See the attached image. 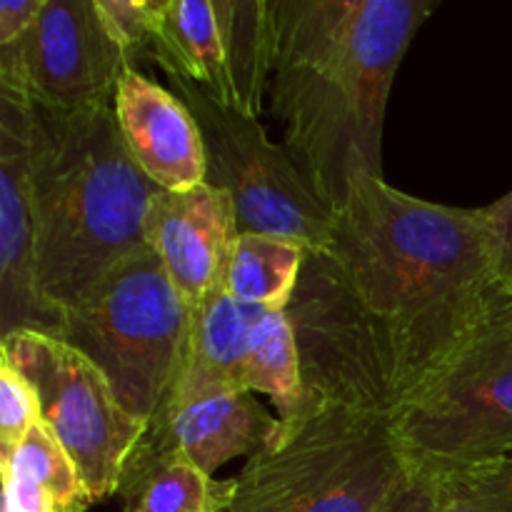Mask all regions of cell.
I'll use <instances>...</instances> for the list:
<instances>
[{
	"label": "cell",
	"instance_id": "cell-1",
	"mask_svg": "<svg viewBox=\"0 0 512 512\" xmlns=\"http://www.w3.org/2000/svg\"><path fill=\"white\" fill-rule=\"evenodd\" d=\"M320 253L368 318L395 403L453 353L503 290L483 208L415 198L385 178L353 180Z\"/></svg>",
	"mask_w": 512,
	"mask_h": 512
},
{
	"label": "cell",
	"instance_id": "cell-2",
	"mask_svg": "<svg viewBox=\"0 0 512 512\" xmlns=\"http://www.w3.org/2000/svg\"><path fill=\"white\" fill-rule=\"evenodd\" d=\"M438 0H273L270 103L320 198L383 178L390 88Z\"/></svg>",
	"mask_w": 512,
	"mask_h": 512
},
{
	"label": "cell",
	"instance_id": "cell-3",
	"mask_svg": "<svg viewBox=\"0 0 512 512\" xmlns=\"http://www.w3.org/2000/svg\"><path fill=\"white\" fill-rule=\"evenodd\" d=\"M30 188L38 283L58 313L148 245L145 218L160 188L125 148L113 105L35 110Z\"/></svg>",
	"mask_w": 512,
	"mask_h": 512
},
{
	"label": "cell",
	"instance_id": "cell-4",
	"mask_svg": "<svg viewBox=\"0 0 512 512\" xmlns=\"http://www.w3.org/2000/svg\"><path fill=\"white\" fill-rule=\"evenodd\" d=\"M410 478L388 410L305 403L228 480L220 512H383Z\"/></svg>",
	"mask_w": 512,
	"mask_h": 512
},
{
	"label": "cell",
	"instance_id": "cell-5",
	"mask_svg": "<svg viewBox=\"0 0 512 512\" xmlns=\"http://www.w3.org/2000/svg\"><path fill=\"white\" fill-rule=\"evenodd\" d=\"M410 470L443 478L512 450V293L500 290L453 353L390 410Z\"/></svg>",
	"mask_w": 512,
	"mask_h": 512
},
{
	"label": "cell",
	"instance_id": "cell-6",
	"mask_svg": "<svg viewBox=\"0 0 512 512\" xmlns=\"http://www.w3.org/2000/svg\"><path fill=\"white\" fill-rule=\"evenodd\" d=\"M190 325L193 305L145 245L65 310L58 338L108 378L133 418L150 425L183 368Z\"/></svg>",
	"mask_w": 512,
	"mask_h": 512
},
{
	"label": "cell",
	"instance_id": "cell-7",
	"mask_svg": "<svg viewBox=\"0 0 512 512\" xmlns=\"http://www.w3.org/2000/svg\"><path fill=\"white\" fill-rule=\"evenodd\" d=\"M168 83L203 135L205 183L230 193L240 233L275 235L305 250L328 248L333 208L285 143L270 140L260 118L223 108L188 80L168 75Z\"/></svg>",
	"mask_w": 512,
	"mask_h": 512
},
{
	"label": "cell",
	"instance_id": "cell-8",
	"mask_svg": "<svg viewBox=\"0 0 512 512\" xmlns=\"http://www.w3.org/2000/svg\"><path fill=\"white\" fill-rule=\"evenodd\" d=\"M0 355L35 390L40 418L73 458L93 503L118 493L125 460L148 425L118 403L108 378L68 343L35 330L0 338Z\"/></svg>",
	"mask_w": 512,
	"mask_h": 512
},
{
	"label": "cell",
	"instance_id": "cell-9",
	"mask_svg": "<svg viewBox=\"0 0 512 512\" xmlns=\"http://www.w3.org/2000/svg\"><path fill=\"white\" fill-rule=\"evenodd\" d=\"M150 55L165 75L260 118L273 75V0H158Z\"/></svg>",
	"mask_w": 512,
	"mask_h": 512
},
{
	"label": "cell",
	"instance_id": "cell-10",
	"mask_svg": "<svg viewBox=\"0 0 512 512\" xmlns=\"http://www.w3.org/2000/svg\"><path fill=\"white\" fill-rule=\"evenodd\" d=\"M128 65L95 0H45L33 28L0 48V90L43 113H83L113 105Z\"/></svg>",
	"mask_w": 512,
	"mask_h": 512
},
{
	"label": "cell",
	"instance_id": "cell-11",
	"mask_svg": "<svg viewBox=\"0 0 512 512\" xmlns=\"http://www.w3.org/2000/svg\"><path fill=\"white\" fill-rule=\"evenodd\" d=\"M285 313L298 340L305 403H343L390 413L395 393L383 350L325 253L308 250Z\"/></svg>",
	"mask_w": 512,
	"mask_h": 512
},
{
	"label": "cell",
	"instance_id": "cell-12",
	"mask_svg": "<svg viewBox=\"0 0 512 512\" xmlns=\"http://www.w3.org/2000/svg\"><path fill=\"white\" fill-rule=\"evenodd\" d=\"M35 110L0 90V328L55 335L63 313L43 298L35 265L30 145Z\"/></svg>",
	"mask_w": 512,
	"mask_h": 512
},
{
	"label": "cell",
	"instance_id": "cell-13",
	"mask_svg": "<svg viewBox=\"0 0 512 512\" xmlns=\"http://www.w3.org/2000/svg\"><path fill=\"white\" fill-rule=\"evenodd\" d=\"M238 235L233 198L210 183L158 190L150 200L145 243L193 308L220 288L225 260Z\"/></svg>",
	"mask_w": 512,
	"mask_h": 512
},
{
	"label": "cell",
	"instance_id": "cell-14",
	"mask_svg": "<svg viewBox=\"0 0 512 512\" xmlns=\"http://www.w3.org/2000/svg\"><path fill=\"white\" fill-rule=\"evenodd\" d=\"M278 425L253 393L175 385L145 435L213 475L233 458L263 448Z\"/></svg>",
	"mask_w": 512,
	"mask_h": 512
},
{
	"label": "cell",
	"instance_id": "cell-15",
	"mask_svg": "<svg viewBox=\"0 0 512 512\" xmlns=\"http://www.w3.org/2000/svg\"><path fill=\"white\" fill-rule=\"evenodd\" d=\"M113 110L125 148L150 183L160 190L205 183L203 135L173 90L128 65L115 88Z\"/></svg>",
	"mask_w": 512,
	"mask_h": 512
},
{
	"label": "cell",
	"instance_id": "cell-16",
	"mask_svg": "<svg viewBox=\"0 0 512 512\" xmlns=\"http://www.w3.org/2000/svg\"><path fill=\"white\" fill-rule=\"evenodd\" d=\"M125 512H220L228 480H213L175 450L143 435L120 473Z\"/></svg>",
	"mask_w": 512,
	"mask_h": 512
},
{
	"label": "cell",
	"instance_id": "cell-17",
	"mask_svg": "<svg viewBox=\"0 0 512 512\" xmlns=\"http://www.w3.org/2000/svg\"><path fill=\"white\" fill-rule=\"evenodd\" d=\"M308 250L275 235L240 233L225 260L220 290L258 308L285 310L303 275Z\"/></svg>",
	"mask_w": 512,
	"mask_h": 512
},
{
	"label": "cell",
	"instance_id": "cell-18",
	"mask_svg": "<svg viewBox=\"0 0 512 512\" xmlns=\"http://www.w3.org/2000/svg\"><path fill=\"white\" fill-rule=\"evenodd\" d=\"M0 460L15 465L43 485L58 512H85L93 505L83 475L43 420L33 425L15 448L0 450Z\"/></svg>",
	"mask_w": 512,
	"mask_h": 512
},
{
	"label": "cell",
	"instance_id": "cell-19",
	"mask_svg": "<svg viewBox=\"0 0 512 512\" xmlns=\"http://www.w3.org/2000/svg\"><path fill=\"white\" fill-rule=\"evenodd\" d=\"M433 480L438 512H512V450Z\"/></svg>",
	"mask_w": 512,
	"mask_h": 512
},
{
	"label": "cell",
	"instance_id": "cell-20",
	"mask_svg": "<svg viewBox=\"0 0 512 512\" xmlns=\"http://www.w3.org/2000/svg\"><path fill=\"white\" fill-rule=\"evenodd\" d=\"M40 420L35 390L20 370L0 355V450L15 448Z\"/></svg>",
	"mask_w": 512,
	"mask_h": 512
},
{
	"label": "cell",
	"instance_id": "cell-21",
	"mask_svg": "<svg viewBox=\"0 0 512 512\" xmlns=\"http://www.w3.org/2000/svg\"><path fill=\"white\" fill-rule=\"evenodd\" d=\"M105 25L115 43L133 55L148 50L155 38V20H158V0H95Z\"/></svg>",
	"mask_w": 512,
	"mask_h": 512
},
{
	"label": "cell",
	"instance_id": "cell-22",
	"mask_svg": "<svg viewBox=\"0 0 512 512\" xmlns=\"http://www.w3.org/2000/svg\"><path fill=\"white\" fill-rule=\"evenodd\" d=\"M3 512H58L53 498L28 473L0 460Z\"/></svg>",
	"mask_w": 512,
	"mask_h": 512
},
{
	"label": "cell",
	"instance_id": "cell-23",
	"mask_svg": "<svg viewBox=\"0 0 512 512\" xmlns=\"http://www.w3.org/2000/svg\"><path fill=\"white\" fill-rule=\"evenodd\" d=\"M490 238H493L498 275L505 290L512 293V190L483 208Z\"/></svg>",
	"mask_w": 512,
	"mask_h": 512
},
{
	"label": "cell",
	"instance_id": "cell-24",
	"mask_svg": "<svg viewBox=\"0 0 512 512\" xmlns=\"http://www.w3.org/2000/svg\"><path fill=\"white\" fill-rule=\"evenodd\" d=\"M43 8L45 0H3L0 3V48L18 43L33 28Z\"/></svg>",
	"mask_w": 512,
	"mask_h": 512
},
{
	"label": "cell",
	"instance_id": "cell-25",
	"mask_svg": "<svg viewBox=\"0 0 512 512\" xmlns=\"http://www.w3.org/2000/svg\"><path fill=\"white\" fill-rule=\"evenodd\" d=\"M383 512H438V488L428 475L413 473Z\"/></svg>",
	"mask_w": 512,
	"mask_h": 512
}]
</instances>
